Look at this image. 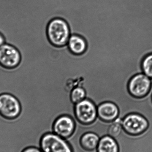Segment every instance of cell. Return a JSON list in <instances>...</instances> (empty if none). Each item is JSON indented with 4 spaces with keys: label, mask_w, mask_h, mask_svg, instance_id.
<instances>
[{
    "label": "cell",
    "mask_w": 152,
    "mask_h": 152,
    "mask_svg": "<svg viewBox=\"0 0 152 152\" xmlns=\"http://www.w3.org/2000/svg\"><path fill=\"white\" fill-rule=\"evenodd\" d=\"M47 34L50 42L57 46H63L68 44L71 36L68 24L60 18L53 19L49 22Z\"/></svg>",
    "instance_id": "6da1fadb"
},
{
    "label": "cell",
    "mask_w": 152,
    "mask_h": 152,
    "mask_svg": "<svg viewBox=\"0 0 152 152\" xmlns=\"http://www.w3.org/2000/svg\"><path fill=\"white\" fill-rule=\"evenodd\" d=\"M39 148L42 152H75L73 146L67 139L53 132H47L42 136Z\"/></svg>",
    "instance_id": "7a4b0ae2"
},
{
    "label": "cell",
    "mask_w": 152,
    "mask_h": 152,
    "mask_svg": "<svg viewBox=\"0 0 152 152\" xmlns=\"http://www.w3.org/2000/svg\"><path fill=\"white\" fill-rule=\"evenodd\" d=\"M22 111L19 99L12 94H0V116L8 120H13L18 118Z\"/></svg>",
    "instance_id": "3957f363"
},
{
    "label": "cell",
    "mask_w": 152,
    "mask_h": 152,
    "mask_svg": "<svg viewBox=\"0 0 152 152\" xmlns=\"http://www.w3.org/2000/svg\"><path fill=\"white\" fill-rule=\"evenodd\" d=\"M75 118L76 120L84 126L93 124L97 119V107L89 99H84L75 104Z\"/></svg>",
    "instance_id": "277c9868"
},
{
    "label": "cell",
    "mask_w": 152,
    "mask_h": 152,
    "mask_svg": "<svg viewBox=\"0 0 152 152\" xmlns=\"http://www.w3.org/2000/svg\"><path fill=\"white\" fill-rule=\"evenodd\" d=\"M20 51L14 45L4 44L0 46V66L6 70H13L18 68L21 62Z\"/></svg>",
    "instance_id": "5b68a950"
},
{
    "label": "cell",
    "mask_w": 152,
    "mask_h": 152,
    "mask_svg": "<svg viewBox=\"0 0 152 152\" xmlns=\"http://www.w3.org/2000/svg\"><path fill=\"white\" fill-rule=\"evenodd\" d=\"M123 130L131 135H138L145 132L149 127V122L143 116L137 113H131L122 120Z\"/></svg>",
    "instance_id": "8992f818"
},
{
    "label": "cell",
    "mask_w": 152,
    "mask_h": 152,
    "mask_svg": "<svg viewBox=\"0 0 152 152\" xmlns=\"http://www.w3.org/2000/svg\"><path fill=\"white\" fill-rule=\"evenodd\" d=\"M152 80L144 73H138L130 79L128 83L129 91L131 95L137 98L145 97L151 91Z\"/></svg>",
    "instance_id": "52a82bcc"
},
{
    "label": "cell",
    "mask_w": 152,
    "mask_h": 152,
    "mask_svg": "<svg viewBox=\"0 0 152 152\" xmlns=\"http://www.w3.org/2000/svg\"><path fill=\"white\" fill-rule=\"evenodd\" d=\"M76 128L77 124L74 118L69 115H63L54 121L52 130L54 134L67 140L74 135Z\"/></svg>",
    "instance_id": "ba28073f"
},
{
    "label": "cell",
    "mask_w": 152,
    "mask_h": 152,
    "mask_svg": "<svg viewBox=\"0 0 152 152\" xmlns=\"http://www.w3.org/2000/svg\"><path fill=\"white\" fill-rule=\"evenodd\" d=\"M98 118L105 123L114 121L119 115V110L117 105L111 102H105L97 107Z\"/></svg>",
    "instance_id": "9c48e42d"
},
{
    "label": "cell",
    "mask_w": 152,
    "mask_h": 152,
    "mask_svg": "<svg viewBox=\"0 0 152 152\" xmlns=\"http://www.w3.org/2000/svg\"><path fill=\"white\" fill-rule=\"evenodd\" d=\"M101 137L93 131H87L80 136L79 144L81 148L87 152H94L96 150Z\"/></svg>",
    "instance_id": "30bf717a"
},
{
    "label": "cell",
    "mask_w": 152,
    "mask_h": 152,
    "mask_svg": "<svg viewBox=\"0 0 152 152\" xmlns=\"http://www.w3.org/2000/svg\"><path fill=\"white\" fill-rule=\"evenodd\" d=\"M96 152H120V147L115 138L105 135L100 138Z\"/></svg>",
    "instance_id": "8fae6325"
},
{
    "label": "cell",
    "mask_w": 152,
    "mask_h": 152,
    "mask_svg": "<svg viewBox=\"0 0 152 152\" xmlns=\"http://www.w3.org/2000/svg\"><path fill=\"white\" fill-rule=\"evenodd\" d=\"M68 45L71 52L77 55L84 53L87 46L85 39L82 37L76 34L71 35Z\"/></svg>",
    "instance_id": "7c38bea8"
},
{
    "label": "cell",
    "mask_w": 152,
    "mask_h": 152,
    "mask_svg": "<svg viewBox=\"0 0 152 152\" xmlns=\"http://www.w3.org/2000/svg\"><path fill=\"white\" fill-rule=\"evenodd\" d=\"M121 122L122 119L118 118L114 121L110 123L107 128V135L115 139L120 136L123 131Z\"/></svg>",
    "instance_id": "4fadbf2b"
},
{
    "label": "cell",
    "mask_w": 152,
    "mask_h": 152,
    "mask_svg": "<svg viewBox=\"0 0 152 152\" xmlns=\"http://www.w3.org/2000/svg\"><path fill=\"white\" fill-rule=\"evenodd\" d=\"M142 73L152 79V53L146 55L142 62Z\"/></svg>",
    "instance_id": "5bb4252c"
},
{
    "label": "cell",
    "mask_w": 152,
    "mask_h": 152,
    "mask_svg": "<svg viewBox=\"0 0 152 152\" xmlns=\"http://www.w3.org/2000/svg\"><path fill=\"white\" fill-rule=\"evenodd\" d=\"M70 96L71 101L76 104L86 99V91L81 87H77L72 90Z\"/></svg>",
    "instance_id": "9a60e30c"
},
{
    "label": "cell",
    "mask_w": 152,
    "mask_h": 152,
    "mask_svg": "<svg viewBox=\"0 0 152 152\" xmlns=\"http://www.w3.org/2000/svg\"><path fill=\"white\" fill-rule=\"evenodd\" d=\"M21 152H42L39 147L31 146L26 147Z\"/></svg>",
    "instance_id": "2e32d148"
},
{
    "label": "cell",
    "mask_w": 152,
    "mask_h": 152,
    "mask_svg": "<svg viewBox=\"0 0 152 152\" xmlns=\"http://www.w3.org/2000/svg\"><path fill=\"white\" fill-rule=\"evenodd\" d=\"M5 38L3 35L0 33V46L5 43Z\"/></svg>",
    "instance_id": "e0dca14e"
}]
</instances>
